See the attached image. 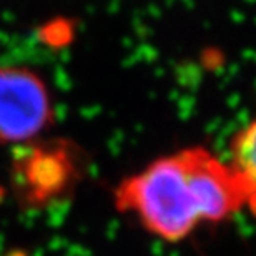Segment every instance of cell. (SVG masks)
I'll list each match as a JSON object with an SVG mask.
<instances>
[{
	"label": "cell",
	"mask_w": 256,
	"mask_h": 256,
	"mask_svg": "<svg viewBox=\"0 0 256 256\" xmlns=\"http://www.w3.org/2000/svg\"><path fill=\"white\" fill-rule=\"evenodd\" d=\"M114 202L152 236L180 243L202 224L226 222L242 212L244 194L228 162L203 146H190L124 178Z\"/></svg>",
	"instance_id": "obj_1"
},
{
	"label": "cell",
	"mask_w": 256,
	"mask_h": 256,
	"mask_svg": "<svg viewBox=\"0 0 256 256\" xmlns=\"http://www.w3.org/2000/svg\"><path fill=\"white\" fill-rule=\"evenodd\" d=\"M24 158L22 170L17 175L28 202L58 198L74 185L78 166L68 146H34Z\"/></svg>",
	"instance_id": "obj_3"
},
{
	"label": "cell",
	"mask_w": 256,
	"mask_h": 256,
	"mask_svg": "<svg viewBox=\"0 0 256 256\" xmlns=\"http://www.w3.org/2000/svg\"><path fill=\"white\" fill-rule=\"evenodd\" d=\"M228 163L242 185L244 208L256 216V115L234 133Z\"/></svg>",
	"instance_id": "obj_4"
},
{
	"label": "cell",
	"mask_w": 256,
	"mask_h": 256,
	"mask_svg": "<svg viewBox=\"0 0 256 256\" xmlns=\"http://www.w3.org/2000/svg\"><path fill=\"white\" fill-rule=\"evenodd\" d=\"M54 118V96L44 76L22 64H0V145H32Z\"/></svg>",
	"instance_id": "obj_2"
}]
</instances>
